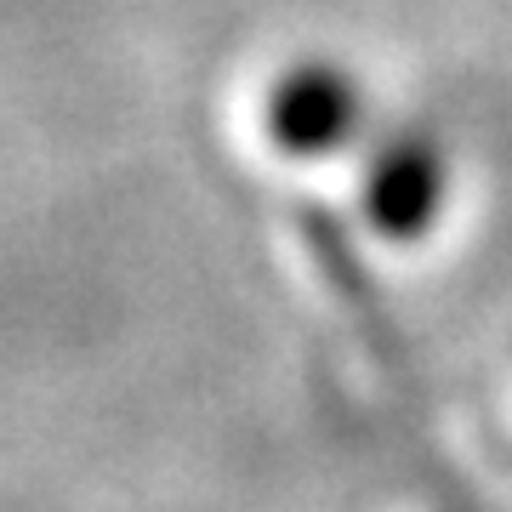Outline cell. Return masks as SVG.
Wrapping results in <instances>:
<instances>
[{
  "label": "cell",
  "mask_w": 512,
  "mask_h": 512,
  "mask_svg": "<svg viewBox=\"0 0 512 512\" xmlns=\"http://www.w3.org/2000/svg\"><path fill=\"white\" fill-rule=\"evenodd\" d=\"M262 131L291 160H330L365 131V86L330 57H302L268 86Z\"/></svg>",
  "instance_id": "1"
},
{
  "label": "cell",
  "mask_w": 512,
  "mask_h": 512,
  "mask_svg": "<svg viewBox=\"0 0 512 512\" xmlns=\"http://www.w3.org/2000/svg\"><path fill=\"white\" fill-rule=\"evenodd\" d=\"M450 194V165L444 148L427 131H393L370 148L365 177H359V217L370 222V234L410 245L421 239L444 211Z\"/></svg>",
  "instance_id": "2"
}]
</instances>
